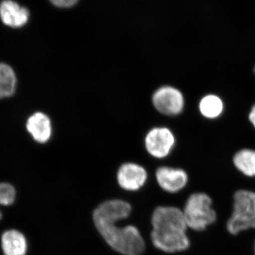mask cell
<instances>
[{
    "label": "cell",
    "mask_w": 255,
    "mask_h": 255,
    "mask_svg": "<svg viewBox=\"0 0 255 255\" xmlns=\"http://www.w3.org/2000/svg\"><path fill=\"white\" fill-rule=\"evenodd\" d=\"M1 247L4 255H25L27 251L26 238L22 233L13 230L3 234Z\"/></svg>",
    "instance_id": "11"
},
{
    "label": "cell",
    "mask_w": 255,
    "mask_h": 255,
    "mask_svg": "<svg viewBox=\"0 0 255 255\" xmlns=\"http://www.w3.org/2000/svg\"><path fill=\"white\" fill-rule=\"evenodd\" d=\"M233 199V214L227 223L228 232L236 236L241 231L255 229V192L239 190Z\"/></svg>",
    "instance_id": "3"
},
{
    "label": "cell",
    "mask_w": 255,
    "mask_h": 255,
    "mask_svg": "<svg viewBox=\"0 0 255 255\" xmlns=\"http://www.w3.org/2000/svg\"><path fill=\"white\" fill-rule=\"evenodd\" d=\"M147 172L142 166L135 163H125L121 166L117 173L120 187L127 191H137L145 184Z\"/></svg>",
    "instance_id": "8"
},
{
    "label": "cell",
    "mask_w": 255,
    "mask_h": 255,
    "mask_svg": "<svg viewBox=\"0 0 255 255\" xmlns=\"http://www.w3.org/2000/svg\"><path fill=\"white\" fill-rule=\"evenodd\" d=\"M30 16L29 9L14 0H2L0 2V20L6 27L21 29L28 24Z\"/></svg>",
    "instance_id": "7"
},
{
    "label": "cell",
    "mask_w": 255,
    "mask_h": 255,
    "mask_svg": "<svg viewBox=\"0 0 255 255\" xmlns=\"http://www.w3.org/2000/svg\"><path fill=\"white\" fill-rule=\"evenodd\" d=\"M156 179L159 187L169 193H176L182 190L188 182V176L185 171L168 167L157 169Z\"/></svg>",
    "instance_id": "10"
},
{
    "label": "cell",
    "mask_w": 255,
    "mask_h": 255,
    "mask_svg": "<svg viewBox=\"0 0 255 255\" xmlns=\"http://www.w3.org/2000/svg\"><path fill=\"white\" fill-rule=\"evenodd\" d=\"M26 130L35 142H48L51 138L53 127L50 117L41 112H34L26 119Z\"/></svg>",
    "instance_id": "9"
},
{
    "label": "cell",
    "mask_w": 255,
    "mask_h": 255,
    "mask_svg": "<svg viewBox=\"0 0 255 255\" xmlns=\"http://www.w3.org/2000/svg\"><path fill=\"white\" fill-rule=\"evenodd\" d=\"M236 168L248 177H255V150L243 149L233 157Z\"/></svg>",
    "instance_id": "14"
},
{
    "label": "cell",
    "mask_w": 255,
    "mask_h": 255,
    "mask_svg": "<svg viewBox=\"0 0 255 255\" xmlns=\"http://www.w3.org/2000/svg\"></svg>",
    "instance_id": "19"
},
{
    "label": "cell",
    "mask_w": 255,
    "mask_h": 255,
    "mask_svg": "<svg viewBox=\"0 0 255 255\" xmlns=\"http://www.w3.org/2000/svg\"><path fill=\"white\" fill-rule=\"evenodd\" d=\"M182 212L187 227L196 231H204L216 220L212 199L204 193H196L189 196Z\"/></svg>",
    "instance_id": "4"
},
{
    "label": "cell",
    "mask_w": 255,
    "mask_h": 255,
    "mask_svg": "<svg viewBox=\"0 0 255 255\" xmlns=\"http://www.w3.org/2000/svg\"><path fill=\"white\" fill-rule=\"evenodd\" d=\"M131 206L127 201L112 199L101 204L93 213L96 228L106 243L123 255H142L145 243L135 226L122 228L117 223L128 217Z\"/></svg>",
    "instance_id": "1"
},
{
    "label": "cell",
    "mask_w": 255,
    "mask_h": 255,
    "mask_svg": "<svg viewBox=\"0 0 255 255\" xmlns=\"http://www.w3.org/2000/svg\"><path fill=\"white\" fill-rule=\"evenodd\" d=\"M249 120L255 128V105L252 107L249 114Z\"/></svg>",
    "instance_id": "16"
},
{
    "label": "cell",
    "mask_w": 255,
    "mask_h": 255,
    "mask_svg": "<svg viewBox=\"0 0 255 255\" xmlns=\"http://www.w3.org/2000/svg\"><path fill=\"white\" fill-rule=\"evenodd\" d=\"M151 240L156 248L167 253L186 251L190 246L182 211L173 206H159L152 216Z\"/></svg>",
    "instance_id": "2"
},
{
    "label": "cell",
    "mask_w": 255,
    "mask_h": 255,
    "mask_svg": "<svg viewBox=\"0 0 255 255\" xmlns=\"http://www.w3.org/2000/svg\"><path fill=\"white\" fill-rule=\"evenodd\" d=\"M175 137L172 130L165 127H156L147 132L145 145L147 152L157 159L164 158L175 145Z\"/></svg>",
    "instance_id": "5"
},
{
    "label": "cell",
    "mask_w": 255,
    "mask_h": 255,
    "mask_svg": "<svg viewBox=\"0 0 255 255\" xmlns=\"http://www.w3.org/2000/svg\"></svg>",
    "instance_id": "18"
},
{
    "label": "cell",
    "mask_w": 255,
    "mask_h": 255,
    "mask_svg": "<svg viewBox=\"0 0 255 255\" xmlns=\"http://www.w3.org/2000/svg\"><path fill=\"white\" fill-rule=\"evenodd\" d=\"M152 103L161 114L176 116L184 110V98L182 92L175 87L163 86L153 94Z\"/></svg>",
    "instance_id": "6"
},
{
    "label": "cell",
    "mask_w": 255,
    "mask_h": 255,
    "mask_svg": "<svg viewBox=\"0 0 255 255\" xmlns=\"http://www.w3.org/2000/svg\"><path fill=\"white\" fill-rule=\"evenodd\" d=\"M199 112L206 119L219 118L224 110V104L221 97L216 95H208L201 99L199 105Z\"/></svg>",
    "instance_id": "13"
},
{
    "label": "cell",
    "mask_w": 255,
    "mask_h": 255,
    "mask_svg": "<svg viewBox=\"0 0 255 255\" xmlns=\"http://www.w3.org/2000/svg\"><path fill=\"white\" fill-rule=\"evenodd\" d=\"M1 213H0V219H1Z\"/></svg>",
    "instance_id": "17"
},
{
    "label": "cell",
    "mask_w": 255,
    "mask_h": 255,
    "mask_svg": "<svg viewBox=\"0 0 255 255\" xmlns=\"http://www.w3.org/2000/svg\"><path fill=\"white\" fill-rule=\"evenodd\" d=\"M17 76L14 68L6 63H0V100L9 98L16 93Z\"/></svg>",
    "instance_id": "12"
},
{
    "label": "cell",
    "mask_w": 255,
    "mask_h": 255,
    "mask_svg": "<svg viewBox=\"0 0 255 255\" xmlns=\"http://www.w3.org/2000/svg\"><path fill=\"white\" fill-rule=\"evenodd\" d=\"M48 1L55 7L66 9V8H70L75 6L79 0H48Z\"/></svg>",
    "instance_id": "15"
}]
</instances>
